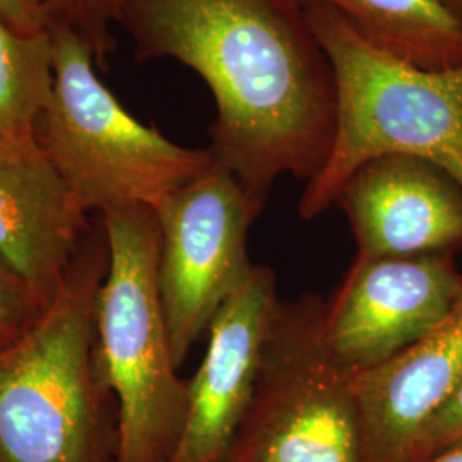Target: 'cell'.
Segmentation results:
<instances>
[{
    "label": "cell",
    "instance_id": "8fae6325",
    "mask_svg": "<svg viewBox=\"0 0 462 462\" xmlns=\"http://www.w3.org/2000/svg\"><path fill=\"white\" fill-rule=\"evenodd\" d=\"M84 221L38 143L0 148V255L45 307L74 263Z\"/></svg>",
    "mask_w": 462,
    "mask_h": 462
},
{
    "label": "cell",
    "instance_id": "9a60e30c",
    "mask_svg": "<svg viewBox=\"0 0 462 462\" xmlns=\"http://www.w3.org/2000/svg\"><path fill=\"white\" fill-rule=\"evenodd\" d=\"M124 0H42L50 28H66L91 50L98 69L106 70L116 53L118 13Z\"/></svg>",
    "mask_w": 462,
    "mask_h": 462
},
{
    "label": "cell",
    "instance_id": "e0dca14e",
    "mask_svg": "<svg viewBox=\"0 0 462 462\" xmlns=\"http://www.w3.org/2000/svg\"><path fill=\"white\" fill-rule=\"evenodd\" d=\"M462 440V380L446 404L430 420L413 448L410 462L427 459L431 454Z\"/></svg>",
    "mask_w": 462,
    "mask_h": 462
},
{
    "label": "cell",
    "instance_id": "ba28073f",
    "mask_svg": "<svg viewBox=\"0 0 462 462\" xmlns=\"http://www.w3.org/2000/svg\"><path fill=\"white\" fill-rule=\"evenodd\" d=\"M461 282L456 255H356L324 303L326 345L351 372L374 370L429 334L450 310Z\"/></svg>",
    "mask_w": 462,
    "mask_h": 462
},
{
    "label": "cell",
    "instance_id": "5bb4252c",
    "mask_svg": "<svg viewBox=\"0 0 462 462\" xmlns=\"http://www.w3.org/2000/svg\"><path fill=\"white\" fill-rule=\"evenodd\" d=\"M51 84L50 32L24 36L0 17V148H26L38 143V120Z\"/></svg>",
    "mask_w": 462,
    "mask_h": 462
},
{
    "label": "cell",
    "instance_id": "5b68a950",
    "mask_svg": "<svg viewBox=\"0 0 462 462\" xmlns=\"http://www.w3.org/2000/svg\"><path fill=\"white\" fill-rule=\"evenodd\" d=\"M50 36L53 84L36 139L86 215L156 208L215 162L209 149L175 144L131 116L78 34L50 28Z\"/></svg>",
    "mask_w": 462,
    "mask_h": 462
},
{
    "label": "cell",
    "instance_id": "3957f363",
    "mask_svg": "<svg viewBox=\"0 0 462 462\" xmlns=\"http://www.w3.org/2000/svg\"><path fill=\"white\" fill-rule=\"evenodd\" d=\"M103 216L108 264L95 312L93 368L116 402V462H171L189 408L158 290L154 208Z\"/></svg>",
    "mask_w": 462,
    "mask_h": 462
},
{
    "label": "cell",
    "instance_id": "277c9868",
    "mask_svg": "<svg viewBox=\"0 0 462 462\" xmlns=\"http://www.w3.org/2000/svg\"><path fill=\"white\" fill-rule=\"evenodd\" d=\"M108 264L78 255L59 291L0 347V462H116L93 368L97 298Z\"/></svg>",
    "mask_w": 462,
    "mask_h": 462
},
{
    "label": "cell",
    "instance_id": "4fadbf2b",
    "mask_svg": "<svg viewBox=\"0 0 462 462\" xmlns=\"http://www.w3.org/2000/svg\"><path fill=\"white\" fill-rule=\"evenodd\" d=\"M329 7L375 49L423 69L462 64V17L446 0H298Z\"/></svg>",
    "mask_w": 462,
    "mask_h": 462
},
{
    "label": "cell",
    "instance_id": "6da1fadb",
    "mask_svg": "<svg viewBox=\"0 0 462 462\" xmlns=\"http://www.w3.org/2000/svg\"><path fill=\"white\" fill-rule=\"evenodd\" d=\"M135 62L171 59L209 88V151L264 209L276 182L329 158L336 79L298 0H124Z\"/></svg>",
    "mask_w": 462,
    "mask_h": 462
},
{
    "label": "cell",
    "instance_id": "7a4b0ae2",
    "mask_svg": "<svg viewBox=\"0 0 462 462\" xmlns=\"http://www.w3.org/2000/svg\"><path fill=\"white\" fill-rule=\"evenodd\" d=\"M303 7L334 70L336 133L328 163L305 183L300 217L324 215L360 166L389 154L430 162L462 187V64H408L365 42L329 7Z\"/></svg>",
    "mask_w": 462,
    "mask_h": 462
},
{
    "label": "cell",
    "instance_id": "ac0fdd59",
    "mask_svg": "<svg viewBox=\"0 0 462 462\" xmlns=\"http://www.w3.org/2000/svg\"><path fill=\"white\" fill-rule=\"evenodd\" d=\"M0 17L24 36L50 32L49 17L42 0H0Z\"/></svg>",
    "mask_w": 462,
    "mask_h": 462
},
{
    "label": "cell",
    "instance_id": "30bf717a",
    "mask_svg": "<svg viewBox=\"0 0 462 462\" xmlns=\"http://www.w3.org/2000/svg\"><path fill=\"white\" fill-rule=\"evenodd\" d=\"M334 206L347 217L358 255H456L462 250V187L442 168L406 154L366 162Z\"/></svg>",
    "mask_w": 462,
    "mask_h": 462
},
{
    "label": "cell",
    "instance_id": "d6986e66",
    "mask_svg": "<svg viewBox=\"0 0 462 462\" xmlns=\"http://www.w3.org/2000/svg\"><path fill=\"white\" fill-rule=\"evenodd\" d=\"M420 462H462V440L446 447Z\"/></svg>",
    "mask_w": 462,
    "mask_h": 462
},
{
    "label": "cell",
    "instance_id": "2e32d148",
    "mask_svg": "<svg viewBox=\"0 0 462 462\" xmlns=\"http://www.w3.org/2000/svg\"><path fill=\"white\" fill-rule=\"evenodd\" d=\"M43 309L33 290L0 255V347L30 329Z\"/></svg>",
    "mask_w": 462,
    "mask_h": 462
},
{
    "label": "cell",
    "instance_id": "52a82bcc",
    "mask_svg": "<svg viewBox=\"0 0 462 462\" xmlns=\"http://www.w3.org/2000/svg\"><path fill=\"white\" fill-rule=\"evenodd\" d=\"M263 211L236 177L216 162L154 208L160 226L158 290L179 368L252 271L248 235Z\"/></svg>",
    "mask_w": 462,
    "mask_h": 462
},
{
    "label": "cell",
    "instance_id": "7c38bea8",
    "mask_svg": "<svg viewBox=\"0 0 462 462\" xmlns=\"http://www.w3.org/2000/svg\"><path fill=\"white\" fill-rule=\"evenodd\" d=\"M462 380V282L446 317L391 362L356 374L370 462H410Z\"/></svg>",
    "mask_w": 462,
    "mask_h": 462
},
{
    "label": "cell",
    "instance_id": "9c48e42d",
    "mask_svg": "<svg viewBox=\"0 0 462 462\" xmlns=\"http://www.w3.org/2000/svg\"><path fill=\"white\" fill-rule=\"evenodd\" d=\"M278 276L254 264L215 315L208 349L189 382V408L171 462H226L254 396Z\"/></svg>",
    "mask_w": 462,
    "mask_h": 462
},
{
    "label": "cell",
    "instance_id": "ffe728a7",
    "mask_svg": "<svg viewBox=\"0 0 462 462\" xmlns=\"http://www.w3.org/2000/svg\"><path fill=\"white\" fill-rule=\"evenodd\" d=\"M446 2L456 11V14L462 17V0H446Z\"/></svg>",
    "mask_w": 462,
    "mask_h": 462
},
{
    "label": "cell",
    "instance_id": "8992f818",
    "mask_svg": "<svg viewBox=\"0 0 462 462\" xmlns=\"http://www.w3.org/2000/svg\"><path fill=\"white\" fill-rule=\"evenodd\" d=\"M324 303L278 300L226 462H370L356 374L326 345Z\"/></svg>",
    "mask_w": 462,
    "mask_h": 462
}]
</instances>
